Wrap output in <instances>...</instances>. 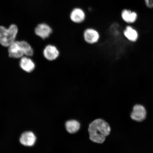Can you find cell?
I'll use <instances>...</instances> for the list:
<instances>
[{"label":"cell","mask_w":153,"mask_h":153,"mask_svg":"<svg viewBox=\"0 0 153 153\" xmlns=\"http://www.w3.org/2000/svg\"><path fill=\"white\" fill-rule=\"evenodd\" d=\"M111 129L108 122L102 118H97L89 124L88 128L89 139L91 142L102 144L110 135Z\"/></svg>","instance_id":"obj_1"},{"label":"cell","mask_w":153,"mask_h":153,"mask_svg":"<svg viewBox=\"0 0 153 153\" xmlns=\"http://www.w3.org/2000/svg\"><path fill=\"white\" fill-rule=\"evenodd\" d=\"M18 32V28L14 24L11 25L8 28L0 26V44L8 47L15 41Z\"/></svg>","instance_id":"obj_2"},{"label":"cell","mask_w":153,"mask_h":153,"mask_svg":"<svg viewBox=\"0 0 153 153\" xmlns=\"http://www.w3.org/2000/svg\"><path fill=\"white\" fill-rule=\"evenodd\" d=\"M82 38L87 45L93 46L98 44L101 39V34L98 29L93 27H86L82 32Z\"/></svg>","instance_id":"obj_3"},{"label":"cell","mask_w":153,"mask_h":153,"mask_svg":"<svg viewBox=\"0 0 153 153\" xmlns=\"http://www.w3.org/2000/svg\"><path fill=\"white\" fill-rule=\"evenodd\" d=\"M87 15L85 11L82 7H76L73 8L69 14L70 20L72 23L80 25L85 22Z\"/></svg>","instance_id":"obj_4"},{"label":"cell","mask_w":153,"mask_h":153,"mask_svg":"<svg viewBox=\"0 0 153 153\" xmlns=\"http://www.w3.org/2000/svg\"><path fill=\"white\" fill-rule=\"evenodd\" d=\"M120 16L122 22L126 25L134 24L139 19L137 13L128 9L122 10L120 13Z\"/></svg>","instance_id":"obj_5"},{"label":"cell","mask_w":153,"mask_h":153,"mask_svg":"<svg viewBox=\"0 0 153 153\" xmlns=\"http://www.w3.org/2000/svg\"><path fill=\"white\" fill-rule=\"evenodd\" d=\"M9 56L11 58H21L24 55L23 49L20 41H15L9 46L8 48Z\"/></svg>","instance_id":"obj_6"},{"label":"cell","mask_w":153,"mask_h":153,"mask_svg":"<svg viewBox=\"0 0 153 153\" xmlns=\"http://www.w3.org/2000/svg\"><path fill=\"white\" fill-rule=\"evenodd\" d=\"M44 57L47 60L53 61L57 60L60 56V52L57 47L54 45H47L43 51Z\"/></svg>","instance_id":"obj_7"},{"label":"cell","mask_w":153,"mask_h":153,"mask_svg":"<svg viewBox=\"0 0 153 153\" xmlns=\"http://www.w3.org/2000/svg\"><path fill=\"white\" fill-rule=\"evenodd\" d=\"M123 34L126 39L132 43L136 42L139 36L136 29L130 25H126L123 30Z\"/></svg>","instance_id":"obj_8"},{"label":"cell","mask_w":153,"mask_h":153,"mask_svg":"<svg viewBox=\"0 0 153 153\" xmlns=\"http://www.w3.org/2000/svg\"><path fill=\"white\" fill-rule=\"evenodd\" d=\"M146 114V110L144 107L142 105L137 104L134 106L131 116L133 120L141 122L145 119Z\"/></svg>","instance_id":"obj_9"},{"label":"cell","mask_w":153,"mask_h":153,"mask_svg":"<svg viewBox=\"0 0 153 153\" xmlns=\"http://www.w3.org/2000/svg\"><path fill=\"white\" fill-rule=\"evenodd\" d=\"M36 137L33 132L30 131L25 132L21 135L20 141L21 144L25 146H33L36 142Z\"/></svg>","instance_id":"obj_10"},{"label":"cell","mask_w":153,"mask_h":153,"mask_svg":"<svg viewBox=\"0 0 153 153\" xmlns=\"http://www.w3.org/2000/svg\"><path fill=\"white\" fill-rule=\"evenodd\" d=\"M36 35L41 37L42 39H45L48 38L52 33V28L45 24L38 25L34 30Z\"/></svg>","instance_id":"obj_11"},{"label":"cell","mask_w":153,"mask_h":153,"mask_svg":"<svg viewBox=\"0 0 153 153\" xmlns=\"http://www.w3.org/2000/svg\"><path fill=\"white\" fill-rule=\"evenodd\" d=\"M19 65L23 70L27 73L33 71L35 68L34 62L31 59L27 56H24L21 58Z\"/></svg>","instance_id":"obj_12"},{"label":"cell","mask_w":153,"mask_h":153,"mask_svg":"<svg viewBox=\"0 0 153 153\" xmlns=\"http://www.w3.org/2000/svg\"><path fill=\"white\" fill-rule=\"evenodd\" d=\"M66 131L70 134L77 133L81 128V125L77 120L71 119L67 120L65 123Z\"/></svg>","instance_id":"obj_13"},{"label":"cell","mask_w":153,"mask_h":153,"mask_svg":"<svg viewBox=\"0 0 153 153\" xmlns=\"http://www.w3.org/2000/svg\"><path fill=\"white\" fill-rule=\"evenodd\" d=\"M20 42L23 49L24 55L28 57L33 56L34 51L31 46L26 41H20Z\"/></svg>","instance_id":"obj_14"},{"label":"cell","mask_w":153,"mask_h":153,"mask_svg":"<svg viewBox=\"0 0 153 153\" xmlns=\"http://www.w3.org/2000/svg\"><path fill=\"white\" fill-rule=\"evenodd\" d=\"M147 8L153 9V0H143Z\"/></svg>","instance_id":"obj_15"}]
</instances>
